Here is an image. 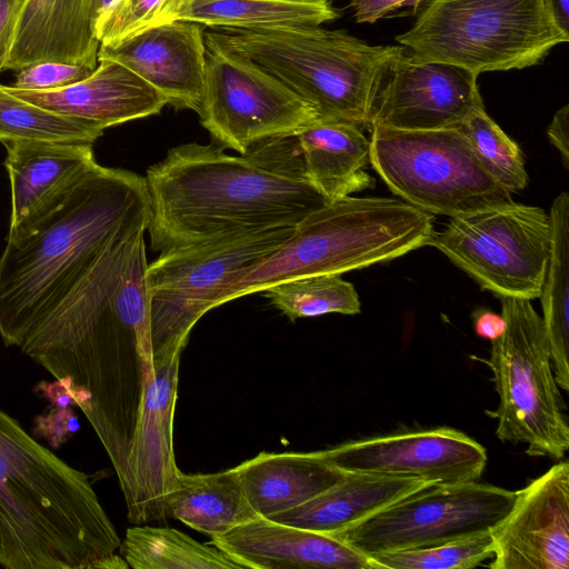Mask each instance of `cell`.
<instances>
[{
	"mask_svg": "<svg viewBox=\"0 0 569 569\" xmlns=\"http://www.w3.org/2000/svg\"><path fill=\"white\" fill-rule=\"evenodd\" d=\"M80 429V422L72 407L49 406L33 419L32 433L44 439L50 447L59 449Z\"/></svg>",
	"mask_w": 569,
	"mask_h": 569,
	"instance_id": "obj_36",
	"label": "cell"
},
{
	"mask_svg": "<svg viewBox=\"0 0 569 569\" xmlns=\"http://www.w3.org/2000/svg\"><path fill=\"white\" fill-rule=\"evenodd\" d=\"M119 552L133 569H241L212 543L173 528L143 523L126 530Z\"/></svg>",
	"mask_w": 569,
	"mask_h": 569,
	"instance_id": "obj_29",
	"label": "cell"
},
{
	"mask_svg": "<svg viewBox=\"0 0 569 569\" xmlns=\"http://www.w3.org/2000/svg\"><path fill=\"white\" fill-rule=\"evenodd\" d=\"M423 0H351L349 7L359 23H373L389 12L402 7H413L415 10Z\"/></svg>",
	"mask_w": 569,
	"mask_h": 569,
	"instance_id": "obj_37",
	"label": "cell"
},
{
	"mask_svg": "<svg viewBox=\"0 0 569 569\" xmlns=\"http://www.w3.org/2000/svg\"><path fill=\"white\" fill-rule=\"evenodd\" d=\"M144 177L99 163L43 210L8 231L0 256V337L21 345L28 331L82 280L116 240L146 232Z\"/></svg>",
	"mask_w": 569,
	"mask_h": 569,
	"instance_id": "obj_2",
	"label": "cell"
},
{
	"mask_svg": "<svg viewBox=\"0 0 569 569\" xmlns=\"http://www.w3.org/2000/svg\"><path fill=\"white\" fill-rule=\"evenodd\" d=\"M429 246L499 298L532 300L546 274L550 220L539 207L511 201L451 218Z\"/></svg>",
	"mask_w": 569,
	"mask_h": 569,
	"instance_id": "obj_11",
	"label": "cell"
},
{
	"mask_svg": "<svg viewBox=\"0 0 569 569\" xmlns=\"http://www.w3.org/2000/svg\"><path fill=\"white\" fill-rule=\"evenodd\" d=\"M153 251L229 234L296 227L329 201L307 180L273 170L218 144L168 150L144 177Z\"/></svg>",
	"mask_w": 569,
	"mask_h": 569,
	"instance_id": "obj_3",
	"label": "cell"
},
{
	"mask_svg": "<svg viewBox=\"0 0 569 569\" xmlns=\"http://www.w3.org/2000/svg\"><path fill=\"white\" fill-rule=\"evenodd\" d=\"M26 0H0V72L4 70Z\"/></svg>",
	"mask_w": 569,
	"mask_h": 569,
	"instance_id": "obj_38",
	"label": "cell"
},
{
	"mask_svg": "<svg viewBox=\"0 0 569 569\" xmlns=\"http://www.w3.org/2000/svg\"><path fill=\"white\" fill-rule=\"evenodd\" d=\"M490 533L492 569H568V461L516 491L509 512Z\"/></svg>",
	"mask_w": 569,
	"mask_h": 569,
	"instance_id": "obj_17",
	"label": "cell"
},
{
	"mask_svg": "<svg viewBox=\"0 0 569 569\" xmlns=\"http://www.w3.org/2000/svg\"><path fill=\"white\" fill-rule=\"evenodd\" d=\"M546 3L557 27L569 36V0H546Z\"/></svg>",
	"mask_w": 569,
	"mask_h": 569,
	"instance_id": "obj_42",
	"label": "cell"
},
{
	"mask_svg": "<svg viewBox=\"0 0 569 569\" xmlns=\"http://www.w3.org/2000/svg\"><path fill=\"white\" fill-rule=\"evenodd\" d=\"M321 453L349 473L413 478L430 483L476 481L488 460L479 442L445 427L350 441Z\"/></svg>",
	"mask_w": 569,
	"mask_h": 569,
	"instance_id": "obj_14",
	"label": "cell"
},
{
	"mask_svg": "<svg viewBox=\"0 0 569 569\" xmlns=\"http://www.w3.org/2000/svg\"><path fill=\"white\" fill-rule=\"evenodd\" d=\"M478 76L462 67L422 60L405 51L395 59L376 99L372 124L401 130L459 128L483 106Z\"/></svg>",
	"mask_w": 569,
	"mask_h": 569,
	"instance_id": "obj_15",
	"label": "cell"
},
{
	"mask_svg": "<svg viewBox=\"0 0 569 569\" xmlns=\"http://www.w3.org/2000/svg\"><path fill=\"white\" fill-rule=\"evenodd\" d=\"M99 46L90 0H26L4 70L48 61L96 69Z\"/></svg>",
	"mask_w": 569,
	"mask_h": 569,
	"instance_id": "obj_22",
	"label": "cell"
},
{
	"mask_svg": "<svg viewBox=\"0 0 569 569\" xmlns=\"http://www.w3.org/2000/svg\"><path fill=\"white\" fill-rule=\"evenodd\" d=\"M7 89L43 109L91 121L103 129L157 114L168 103L154 87L112 60H99L88 78L64 88Z\"/></svg>",
	"mask_w": 569,
	"mask_h": 569,
	"instance_id": "obj_20",
	"label": "cell"
},
{
	"mask_svg": "<svg viewBox=\"0 0 569 569\" xmlns=\"http://www.w3.org/2000/svg\"><path fill=\"white\" fill-rule=\"evenodd\" d=\"M207 50L201 24L174 20L111 46H99L98 61H116L160 91L177 109L200 111Z\"/></svg>",
	"mask_w": 569,
	"mask_h": 569,
	"instance_id": "obj_18",
	"label": "cell"
},
{
	"mask_svg": "<svg viewBox=\"0 0 569 569\" xmlns=\"http://www.w3.org/2000/svg\"><path fill=\"white\" fill-rule=\"evenodd\" d=\"M475 331L478 337L490 341L499 338L505 330V320L501 315L490 310L478 309L472 313Z\"/></svg>",
	"mask_w": 569,
	"mask_h": 569,
	"instance_id": "obj_40",
	"label": "cell"
},
{
	"mask_svg": "<svg viewBox=\"0 0 569 569\" xmlns=\"http://www.w3.org/2000/svg\"><path fill=\"white\" fill-rule=\"evenodd\" d=\"M180 357L176 353L153 360L154 377L144 389L122 491L128 520L134 525L166 518V499L181 471L173 449Z\"/></svg>",
	"mask_w": 569,
	"mask_h": 569,
	"instance_id": "obj_16",
	"label": "cell"
},
{
	"mask_svg": "<svg viewBox=\"0 0 569 569\" xmlns=\"http://www.w3.org/2000/svg\"><path fill=\"white\" fill-rule=\"evenodd\" d=\"M490 532L435 546L370 556L379 569H470L492 558Z\"/></svg>",
	"mask_w": 569,
	"mask_h": 569,
	"instance_id": "obj_33",
	"label": "cell"
},
{
	"mask_svg": "<svg viewBox=\"0 0 569 569\" xmlns=\"http://www.w3.org/2000/svg\"><path fill=\"white\" fill-rule=\"evenodd\" d=\"M262 292L291 321L327 313L357 315L361 307L355 286L337 273L281 281Z\"/></svg>",
	"mask_w": 569,
	"mask_h": 569,
	"instance_id": "obj_31",
	"label": "cell"
},
{
	"mask_svg": "<svg viewBox=\"0 0 569 569\" xmlns=\"http://www.w3.org/2000/svg\"><path fill=\"white\" fill-rule=\"evenodd\" d=\"M432 217L401 199L346 197L305 217L291 236L216 292L211 308L281 281L341 274L429 246Z\"/></svg>",
	"mask_w": 569,
	"mask_h": 569,
	"instance_id": "obj_6",
	"label": "cell"
},
{
	"mask_svg": "<svg viewBox=\"0 0 569 569\" xmlns=\"http://www.w3.org/2000/svg\"><path fill=\"white\" fill-rule=\"evenodd\" d=\"M249 505L263 518L296 508L345 479L321 451L260 452L234 467Z\"/></svg>",
	"mask_w": 569,
	"mask_h": 569,
	"instance_id": "obj_23",
	"label": "cell"
},
{
	"mask_svg": "<svg viewBox=\"0 0 569 569\" xmlns=\"http://www.w3.org/2000/svg\"><path fill=\"white\" fill-rule=\"evenodd\" d=\"M116 0H90V12L93 26Z\"/></svg>",
	"mask_w": 569,
	"mask_h": 569,
	"instance_id": "obj_43",
	"label": "cell"
},
{
	"mask_svg": "<svg viewBox=\"0 0 569 569\" xmlns=\"http://www.w3.org/2000/svg\"><path fill=\"white\" fill-rule=\"evenodd\" d=\"M370 164L407 203L450 218L512 201L481 166L459 128H370Z\"/></svg>",
	"mask_w": 569,
	"mask_h": 569,
	"instance_id": "obj_9",
	"label": "cell"
},
{
	"mask_svg": "<svg viewBox=\"0 0 569 569\" xmlns=\"http://www.w3.org/2000/svg\"><path fill=\"white\" fill-rule=\"evenodd\" d=\"M241 568L379 569L369 556L328 533L258 517L211 538Z\"/></svg>",
	"mask_w": 569,
	"mask_h": 569,
	"instance_id": "obj_19",
	"label": "cell"
},
{
	"mask_svg": "<svg viewBox=\"0 0 569 569\" xmlns=\"http://www.w3.org/2000/svg\"><path fill=\"white\" fill-rule=\"evenodd\" d=\"M120 543L89 475L0 409V566L101 569Z\"/></svg>",
	"mask_w": 569,
	"mask_h": 569,
	"instance_id": "obj_4",
	"label": "cell"
},
{
	"mask_svg": "<svg viewBox=\"0 0 569 569\" xmlns=\"http://www.w3.org/2000/svg\"><path fill=\"white\" fill-rule=\"evenodd\" d=\"M486 171L510 193L528 182L523 156L518 144L487 114L477 108L459 127Z\"/></svg>",
	"mask_w": 569,
	"mask_h": 569,
	"instance_id": "obj_32",
	"label": "cell"
},
{
	"mask_svg": "<svg viewBox=\"0 0 569 569\" xmlns=\"http://www.w3.org/2000/svg\"><path fill=\"white\" fill-rule=\"evenodd\" d=\"M303 1H323V2H332V0H303Z\"/></svg>",
	"mask_w": 569,
	"mask_h": 569,
	"instance_id": "obj_44",
	"label": "cell"
},
{
	"mask_svg": "<svg viewBox=\"0 0 569 569\" xmlns=\"http://www.w3.org/2000/svg\"><path fill=\"white\" fill-rule=\"evenodd\" d=\"M207 51L242 58L276 78L317 113L318 121L370 128L376 99L405 48L372 46L346 31L315 28H210Z\"/></svg>",
	"mask_w": 569,
	"mask_h": 569,
	"instance_id": "obj_5",
	"label": "cell"
},
{
	"mask_svg": "<svg viewBox=\"0 0 569 569\" xmlns=\"http://www.w3.org/2000/svg\"><path fill=\"white\" fill-rule=\"evenodd\" d=\"M33 391L39 397L47 399L50 406L61 408L76 406L71 396L68 393V391L61 385V382L57 379H54L53 381H39L33 387Z\"/></svg>",
	"mask_w": 569,
	"mask_h": 569,
	"instance_id": "obj_41",
	"label": "cell"
},
{
	"mask_svg": "<svg viewBox=\"0 0 569 569\" xmlns=\"http://www.w3.org/2000/svg\"><path fill=\"white\" fill-rule=\"evenodd\" d=\"M147 267L144 232L113 241L19 346L83 412L121 491L144 389L154 377Z\"/></svg>",
	"mask_w": 569,
	"mask_h": 569,
	"instance_id": "obj_1",
	"label": "cell"
},
{
	"mask_svg": "<svg viewBox=\"0 0 569 569\" xmlns=\"http://www.w3.org/2000/svg\"><path fill=\"white\" fill-rule=\"evenodd\" d=\"M430 485L435 483L413 478L349 473L313 499L268 519L335 535Z\"/></svg>",
	"mask_w": 569,
	"mask_h": 569,
	"instance_id": "obj_25",
	"label": "cell"
},
{
	"mask_svg": "<svg viewBox=\"0 0 569 569\" xmlns=\"http://www.w3.org/2000/svg\"><path fill=\"white\" fill-rule=\"evenodd\" d=\"M515 497L477 480L435 483L331 536L369 557L451 542L490 532Z\"/></svg>",
	"mask_w": 569,
	"mask_h": 569,
	"instance_id": "obj_12",
	"label": "cell"
},
{
	"mask_svg": "<svg viewBox=\"0 0 569 569\" xmlns=\"http://www.w3.org/2000/svg\"><path fill=\"white\" fill-rule=\"evenodd\" d=\"M568 40L546 0H430L412 27L396 37L415 58L477 76L535 66Z\"/></svg>",
	"mask_w": 569,
	"mask_h": 569,
	"instance_id": "obj_7",
	"label": "cell"
},
{
	"mask_svg": "<svg viewBox=\"0 0 569 569\" xmlns=\"http://www.w3.org/2000/svg\"><path fill=\"white\" fill-rule=\"evenodd\" d=\"M104 129L30 103L0 84V142L42 140L93 143Z\"/></svg>",
	"mask_w": 569,
	"mask_h": 569,
	"instance_id": "obj_30",
	"label": "cell"
},
{
	"mask_svg": "<svg viewBox=\"0 0 569 569\" xmlns=\"http://www.w3.org/2000/svg\"><path fill=\"white\" fill-rule=\"evenodd\" d=\"M93 68L66 62H39L18 70L13 88L22 90H54L88 78Z\"/></svg>",
	"mask_w": 569,
	"mask_h": 569,
	"instance_id": "obj_35",
	"label": "cell"
},
{
	"mask_svg": "<svg viewBox=\"0 0 569 569\" xmlns=\"http://www.w3.org/2000/svg\"><path fill=\"white\" fill-rule=\"evenodd\" d=\"M569 106L559 109L548 127L547 136L551 144L559 151L566 168L569 164Z\"/></svg>",
	"mask_w": 569,
	"mask_h": 569,
	"instance_id": "obj_39",
	"label": "cell"
},
{
	"mask_svg": "<svg viewBox=\"0 0 569 569\" xmlns=\"http://www.w3.org/2000/svg\"><path fill=\"white\" fill-rule=\"evenodd\" d=\"M13 231L98 164L92 144L42 140L4 141Z\"/></svg>",
	"mask_w": 569,
	"mask_h": 569,
	"instance_id": "obj_21",
	"label": "cell"
},
{
	"mask_svg": "<svg viewBox=\"0 0 569 569\" xmlns=\"http://www.w3.org/2000/svg\"><path fill=\"white\" fill-rule=\"evenodd\" d=\"M202 127L241 156L267 139L293 134L318 121L312 107L253 63L207 51Z\"/></svg>",
	"mask_w": 569,
	"mask_h": 569,
	"instance_id": "obj_13",
	"label": "cell"
},
{
	"mask_svg": "<svg viewBox=\"0 0 569 569\" xmlns=\"http://www.w3.org/2000/svg\"><path fill=\"white\" fill-rule=\"evenodd\" d=\"M502 335L491 341L487 361L499 397L496 436L527 445L531 457L563 458L569 426L556 381L542 318L531 300L502 297Z\"/></svg>",
	"mask_w": 569,
	"mask_h": 569,
	"instance_id": "obj_8",
	"label": "cell"
},
{
	"mask_svg": "<svg viewBox=\"0 0 569 569\" xmlns=\"http://www.w3.org/2000/svg\"><path fill=\"white\" fill-rule=\"evenodd\" d=\"M339 17L330 2L303 0H182L176 20L209 28H315Z\"/></svg>",
	"mask_w": 569,
	"mask_h": 569,
	"instance_id": "obj_27",
	"label": "cell"
},
{
	"mask_svg": "<svg viewBox=\"0 0 569 569\" xmlns=\"http://www.w3.org/2000/svg\"><path fill=\"white\" fill-rule=\"evenodd\" d=\"M551 246L541 288L543 326L556 381L569 390V193L562 191L551 204Z\"/></svg>",
	"mask_w": 569,
	"mask_h": 569,
	"instance_id": "obj_28",
	"label": "cell"
},
{
	"mask_svg": "<svg viewBox=\"0 0 569 569\" xmlns=\"http://www.w3.org/2000/svg\"><path fill=\"white\" fill-rule=\"evenodd\" d=\"M307 180L329 201L372 188L370 139L357 124L316 121L295 133Z\"/></svg>",
	"mask_w": 569,
	"mask_h": 569,
	"instance_id": "obj_24",
	"label": "cell"
},
{
	"mask_svg": "<svg viewBox=\"0 0 569 569\" xmlns=\"http://www.w3.org/2000/svg\"><path fill=\"white\" fill-rule=\"evenodd\" d=\"M293 229L229 234L160 251L146 272L153 360L182 353L221 286L278 248Z\"/></svg>",
	"mask_w": 569,
	"mask_h": 569,
	"instance_id": "obj_10",
	"label": "cell"
},
{
	"mask_svg": "<svg viewBox=\"0 0 569 569\" xmlns=\"http://www.w3.org/2000/svg\"><path fill=\"white\" fill-rule=\"evenodd\" d=\"M182 0H116L99 18L94 34L111 46L150 28L176 20Z\"/></svg>",
	"mask_w": 569,
	"mask_h": 569,
	"instance_id": "obj_34",
	"label": "cell"
},
{
	"mask_svg": "<svg viewBox=\"0 0 569 569\" xmlns=\"http://www.w3.org/2000/svg\"><path fill=\"white\" fill-rule=\"evenodd\" d=\"M164 517L213 538L259 516L248 502L236 468H231L213 473L180 471L166 499Z\"/></svg>",
	"mask_w": 569,
	"mask_h": 569,
	"instance_id": "obj_26",
	"label": "cell"
}]
</instances>
